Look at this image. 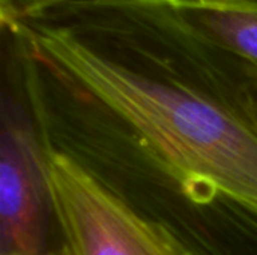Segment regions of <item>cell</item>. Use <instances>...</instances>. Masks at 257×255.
<instances>
[{
  "label": "cell",
  "mask_w": 257,
  "mask_h": 255,
  "mask_svg": "<svg viewBox=\"0 0 257 255\" xmlns=\"http://www.w3.org/2000/svg\"><path fill=\"white\" fill-rule=\"evenodd\" d=\"M176 3L202 35L257 65V0H176Z\"/></svg>",
  "instance_id": "4"
},
{
  "label": "cell",
  "mask_w": 257,
  "mask_h": 255,
  "mask_svg": "<svg viewBox=\"0 0 257 255\" xmlns=\"http://www.w3.org/2000/svg\"><path fill=\"white\" fill-rule=\"evenodd\" d=\"M0 255H56L45 150L11 33L2 27Z\"/></svg>",
  "instance_id": "2"
},
{
  "label": "cell",
  "mask_w": 257,
  "mask_h": 255,
  "mask_svg": "<svg viewBox=\"0 0 257 255\" xmlns=\"http://www.w3.org/2000/svg\"><path fill=\"white\" fill-rule=\"evenodd\" d=\"M74 0H0V20L12 21L30 17Z\"/></svg>",
  "instance_id": "5"
},
{
  "label": "cell",
  "mask_w": 257,
  "mask_h": 255,
  "mask_svg": "<svg viewBox=\"0 0 257 255\" xmlns=\"http://www.w3.org/2000/svg\"><path fill=\"white\" fill-rule=\"evenodd\" d=\"M44 150L56 255H193L75 162Z\"/></svg>",
  "instance_id": "3"
},
{
  "label": "cell",
  "mask_w": 257,
  "mask_h": 255,
  "mask_svg": "<svg viewBox=\"0 0 257 255\" xmlns=\"http://www.w3.org/2000/svg\"><path fill=\"white\" fill-rule=\"evenodd\" d=\"M245 99L253 120L257 125V65L247 62L245 69Z\"/></svg>",
  "instance_id": "6"
},
{
  "label": "cell",
  "mask_w": 257,
  "mask_h": 255,
  "mask_svg": "<svg viewBox=\"0 0 257 255\" xmlns=\"http://www.w3.org/2000/svg\"><path fill=\"white\" fill-rule=\"evenodd\" d=\"M2 24L44 147L193 255H257L247 60L176 0H74Z\"/></svg>",
  "instance_id": "1"
}]
</instances>
